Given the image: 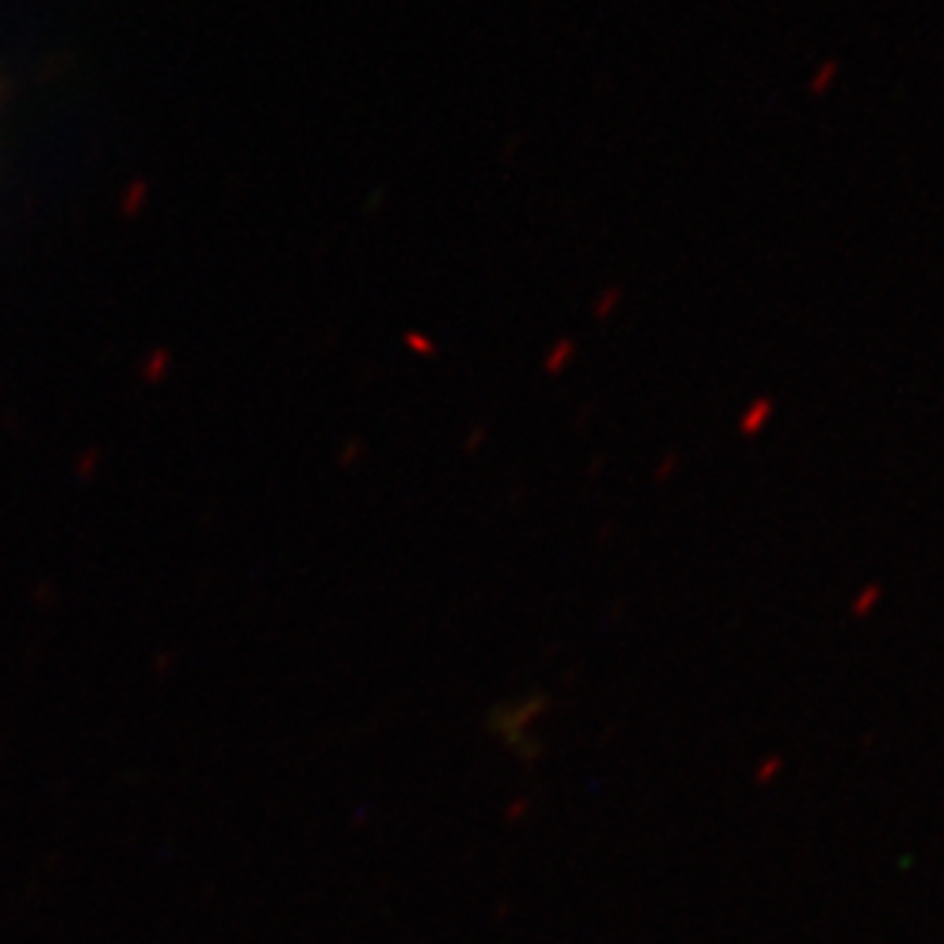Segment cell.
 Wrapping results in <instances>:
<instances>
[{
	"instance_id": "obj_1",
	"label": "cell",
	"mask_w": 944,
	"mask_h": 944,
	"mask_svg": "<svg viewBox=\"0 0 944 944\" xmlns=\"http://www.w3.org/2000/svg\"><path fill=\"white\" fill-rule=\"evenodd\" d=\"M841 59H834V55H828V59H822L816 68H813V74H809L807 80V92L809 96H828L834 86H838V80H841Z\"/></svg>"
}]
</instances>
